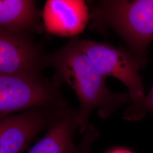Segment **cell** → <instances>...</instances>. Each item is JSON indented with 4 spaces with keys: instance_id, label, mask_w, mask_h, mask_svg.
Masks as SVG:
<instances>
[{
    "instance_id": "obj_1",
    "label": "cell",
    "mask_w": 153,
    "mask_h": 153,
    "mask_svg": "<svg viewBox=\"0 0 153 153\" xmlns=\"http://www.w3.org/2000/svg\"><path fill=\"white\" fill-rule=\"evenodd\" d=\"M49 66L56 71L53 78L66 83L74 90L79 100L78 130L83 134L88 128L91 112L107 119L126 103H130L129 93L111 92L105 79L94 66L81 45V39L72 37L66 44L48 54Z\"/></svg>"
},
{
    "instance_id": "obj_2",
    "label": "cell",
    "mask_w": 153,
    "mask_h": 153,
    "mask_svg": "<svg viewBox=\"0 0 153 153\" xmlns=\"http://www.w3.org/2000/svg\"><path fill=\"white\" fill-rule=\"evenodd\" d=\"M90 29L112 30L126 43L140 68L153 40V0H100L90 6Z\"/></svg>"
},
{
    "instance_id": "obj_3",
    "label": "cell",
    "mask_w": 153,
    "mask_h": 153,
    "mask_svg": "<svg viewBox=\"0 0 153 153\" xmlns=\"http://www.w3.org/2000/svg\"><path fill=\"white\" fill-rule=\"evenodd\" d=\"M61 86L40 74L0 73V118L38 107H68Z\"/></svg>"
},
{
    "instance_id": "obj_4",
    "label": "cell",
    "mask_w": 153,
    "mask_h": 153,
    "mask_svg": "<svg viewBox=\"0 0 153 153\" xmlns=\"http://www.w3.org/2000/svg\"><path fill=\"white\" fill-rule=\"evenodd\" d=\"M81 45L102 76L105 78L115 77L126 86L131 103L140 100L145 95L139 74L140 66L128 49L90 39H81Z\"/></svg>"
},
{
    "instance_id": "obj_5",
    "label": "cell",
    "mask_w": 153,
    "mask_h": 153,
    "mask_svg": "<svg viewBox=\"0 0 153 153\" xmlns=\"http://www.w3.org/2000/svg\"><path fill=\"white\" fill-rule=\"evenodd\" d=\"M61 109L38 107L0 118V153H23L41 131L48 129Z\"/></svg>"
},
{
    "instance_id": "obj_6",
    "label": "cell",
    "mask_w": 153,
    "mask_h": 153,
    "mask_svg": "<svg viewBox=\"0 0 153 153\" xmlns=\"http://www.w3.org/2000/svg\"><path fill=\"white\" fill-rule=\"evenodd\" d=\"M43 44L33 34L9 32L0 28V73H30L42 74L48 66Z\"/></svg>"
},
{
    "instance_id": "obj_7",
    "label": "cell",
    "mask_w": 153,
    "mask_h": 153,
    "mask_svg": "<svg viewBox=\"0 0 153 153\" xmlns=\"http://www.w3.org/2000/svg\"><path fill=\"white\" fill-rule=\"evenodd\" d=\"M45 30L60 36H76L85 29L90 12L84 1L48 0L43 11Z\"/></svg>"
},
{
    "instance_id": "obj_8",
    "label": "cell",
    "mask_w": 153,
    "mask_h": 153,
    "mask_svg": "<svg viewBox=\"0 0 153 153\" xmlns=\"http://www.w3.org/2000/svg\"><path fill=\"white\" fill-rule=\"evenodd\" d=\"M78 128L77 111L69 107L61 108L44 137L27 153H73L76 146L74 135Z\"/></svg>"
},
{
    "instance_id": "obj_9",
    "label": "cell",
    "mask_w": 153,
    "mask_h": 153,
    "mask_svg": "<svg viewBox=\"0 0 153 153\" xmlns=\"http://www.w3.org/2000/svg\"><path fill=\"white\" fill-rule=\"evenodd\" d=\"M43 11L33 0H1L0 28L11 33H42L45 30L42 22Z\"/></svg>"
},
{
    "instance_id": "obj_10",
    "label": "cell",
    "mask_w": 153,
    "mask_h": 153,
    "mask_svg": "<svg viewBox=\"0 0 153 153\" xmlns=\"http://www.w3.org/2000/svg\"><path fill=\"white\" fill-rule=\"evenodd\" d=\"M149 112L153 116V85L150 93L140 100L131 102L126 107L123 118L126 120L137 121Z\"/></svg>"
},
{
    "instance_id": "obj_11",
    "label": "cell",
    "mask_w": 153,
    "mask_h": 153,
    "mask_svg": "<svg viewBox=\"0 0 153 153\" xmlns=\"http://www.w3.org/2000/svg\"><path fill=\"white\" fill-rule=\"evenodd\" d=\"M100 133L98 129L90 124L79 143L76 145L73 153H91V146L94 141L98 139Z\"/></svg>"
},
{
    "instance_id": "obj_12",
    "label": "cell",
    "mask_w": 153,
    "mask_h": 153,
    "mask_svg": "<svg viewBox=\"0 0 153 153\" xmlns=\"http://www.w3.org/2000/svg\"><path fill=\"white\" fill-rule=\"evenodd\" d=\"M105 153H135L131 149L123 147L112 148Z\"/></svg>"
}]
</instances>
